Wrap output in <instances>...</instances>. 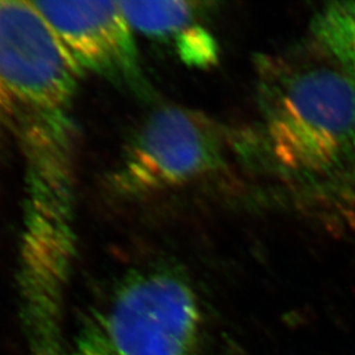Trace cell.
Segmentation results:
<instances>
[{
	"label": "cell",
	"instance_id": "8992f818",
	"mask_svg": "<svg viewBox=\"0 0 355 355\" xmlns=\"http://www.w3.org/2000/svg\"><path fill=\"white\" fill-rule=\"evenodd\" d=\"M312 36L355 78V3H335L324 7L313 20Z\"/></svg>",
	"mask_w": 355,
	"mask_h": 355
},
{
	"label": "cell",
	"instance_id": "ba28073f",
	"mask_svg": "<svg viewBox=\"0 0 355 355\" xmlns=\"http://www.w3.org/2000/svg\"><path fill=\"white\" fill-rule=\"evenodd\" d=\"M180 53L192 64H209L216 57L213 38L201 28H189L178 40Z\"/></svg>",
	"mask_w": 355,
	"mask_h": 355
},
{
	"label": "cell",
	"instance_id": "3957f363",
	"mask_svg": "<svg viewBox=\"0 0 355 355\" xmlns=\"http://www.w3.org/2000/svg\"><path fill=\"white\" fill-rule=\"evenodd\" d=\"M225 164V141L214 123L190 110L168 106L145 121L115 178L125 193L152 195L204 181Z\"/></svg>",
	"mask_w": 355,
	"mask_h": 355
},
{
	"label": "cell",
	"instance_id": "52a82bcc",
	"mask_svg": "<svg viewBox=\"0 0 355 355\" xmlns=\"http://www.w3.org/2000/svg\"><path fill=\"white\" fill-rule=\"evenodd\" d=\"M64 355H116L105 328L104 318H87L78 330L74 346Z\"/></svg>",
	"mask_w": 355,
	"mask_h": 355
},
{
	"label": "cell",
	"instance_id": "5b68a950",
	"mask_svg": "<svg viewBox=\"0 0 355 355\" xmlns=\"http://www.w3.org/2000/svg\"><path fill=\"white\" fill-rule=\"evenodd\" d=\"M131 28L164 37L182 34L195 19V3L189 1H119Z\"/></svg>",
	"mask_w": 355,
	"mask_h": 355
},
{
	"label": "cell",
	"instance_id": "6da1fadb",
	"mask_svg": "<svg viewBox=\"0 0 355 355\" xmlns=\"http://www.w3.org/2000/svg\"><path fill=\"white\" fill-rule=\"evenodd\" d=\"M259 141L285 184L355 183V78L311 36L262 64Z\"/></svg>",
	"mask_w": 355,
	"mask_h": 355
},
{
	"label": "cell",
	"instance_id": "277c9868",
	"mask_svg": "<svg viewBox=\"0 0 355 355\" xmlns=\"http://www.w3.org/2000/svg\"><path fill=\"white\" fill-rule=\"evenodd\" d=\"M78 71L137 83L138 52L116 1H31Z\"/></svg>",
	"mask_w": 355,
	"mask_h": 355
},
{
	"label": "cell",
	"instance_id": "7a4b0ae2",
	"mask_svg": "<svg viewBox=\"0 0 355 355\" xmlns=\"http://www.w3.org/2000/svg\"><path fill=\"white\" fill-rule=\"evenodd\" d=\"M104 323L116 355H195L200 304L182 270L151 267L121 282Z\"/></svg>",
	"mask_w": 355,
	"mask_h": 355
}]
</instances>
